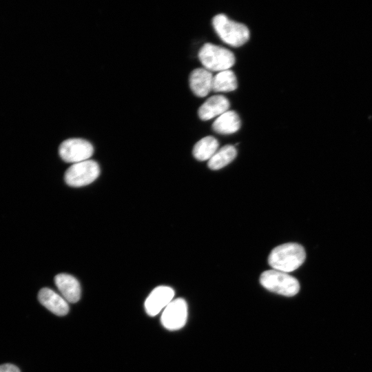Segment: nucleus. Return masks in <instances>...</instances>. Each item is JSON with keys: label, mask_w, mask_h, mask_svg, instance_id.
<instances>
[{"label": "nucleus", "mask_w": 372, "mask_h": 372, "mask_svg": "<svg viewBox=\"0 0 372 372\" xmlns=\"http://www.w3.org/2000/svg\"><path fill=\"white\" fill-rule=\"evenodd\" d=\"M305 258L306 253L302 245L287 242L271 250L268 262L273 269L289 273L300 267Z\"/></svg>", "instance_id": "1"}, {"label": "nucleus", "mask_w": 372, "mask_h": 372, "mask_svg": "<svg viewBox=\"0 0 372 372\" xmlns=\"http://www.w3.org/2000/svg\"><path fill=\"white\" fill-rule=\"evenodd\" d=\"M212 24L220 38L229 45L240 47L249 39V30L245 25L234 21L223 14L216 15Z\"/></svg>", "instance_id": "2"}, {"label": "nucleus", "mask_w": 372, "mask_h": 372, "mask_svg": "<svg viewBox=\"0 0 372 372\" xmlns=\"http://www.w3.org/2000/svg\"><path fill=\"white\" fill-rule=\"evenodd\" d=\"M201 63L209 71L222 72L229 70L235 63V56L227 48L205 43L198 52Z\"/></svg>", "instance_id": "3"}, {"label": "nucleus", "mask_w": 372, "mask_h": 372, "mask_svg": "<svg viewBox=\"0 0 372 372\" xmlns=\"http://www.w3.org/2000/svg\"><path fill=\"white\" fill-rule=\"evenodd\" d=\"M260 282L266 289L285 296H293L300 290V284L296 278L288 273L273 269L262 273Z\"/></svg>", "instance_id": "4"}, {"label": "nucleus", "mask_w": 372, "mask_h": 372, "mask_svg": "<svg viewBox=\"0 0 372 372\" xmlns=\"http://www.w3.org/2000/svg\"><path fill=\"white\" fill-rule=\"evenodd\" d=\"M99 174L98 163L89 159L72 165L65 173V180L70 186L82 187L92 183Z\"/></svg>", "instance_id": "5"}, {"label": "nucleus", "mask_w": 372, "mask_h": 372, "mask_svg": "<svg viewBox=\"0 0 372 372\" xmlns=\"http://www.w3.org/2000/svg\"><path fill=\"white\" fill-rule=\"evenodd\" d=\"M94 152L92 145L82 138H69L62 142L59 147L61 158L67 163H77L92 156Z\"/></svg>", "instance_id": "6"}, {"label": "nucleus", "mask_w": 372, "mask_h": 372, "mask_svg": "<svg viewBox=\"0 0 372 372\" xmlns=\"http://www.w3.org/2000/svg\"><path fill=\"white\" fill-rule=\"evenodd\" d=\"M187 318V305L185 300L183 298H176L163 309L161 321L165 329L174 331L184 327Z\"/></svg>", "instance_id": "7"}, {"label": "nucleus", "mask_w": 372, "mask_h": 372, "mask_svg": "<svg viewBox=\"0 0 372 372\" xmlns=\"http://www.w3.org/2000/svg\"><path fill=\"white\" fill-rule=\"evenodd\" d=\"M174 291L168 286H158L154 289L145 302V309L150 316H155L172 300Z\"/></svg>", "instance_id": "8"}, {"label": "nucleus", "mask_w": 372, "mask_h": 372, "mask_svg": "<svg viewBox=\"0 0 372 372\" xmlns=\"http://www.w3.org/2000/svg\"><path fill=\"white\" fill-rule=\"evenodd\" d=\"M40 303L57 316H65L69 311L68 301L49 288L41 289L38 294Z\"/></svg>", "instance_id": "9"}, {"label": "nucleus", "mask_w": 372, "mask_h": 372, "mask_svg": "<svg viewBox=\"0 0 372 372\" xmlns=\"http://www.w3.org/2000/svg\"><path fill=\"white\" fill-rule=\"evenodd\" d=\"M229 106V101L225 96L214 95L201 105L198 109V116L201 120L207 121L226 112Z\"/></svg>", "instance_id": "10"}, {"label": "nucleus", "mask_w": 372, "mask_h": 372, "mask_svg": "<svg viewBox=\"0 0 372 372\" xmlns=\"http://www.w3.org/2000/svg\"><path fill=\"white\" fill-rule=\"evenodd\" d=\"M213 79L214 76L209 70L196 68L189 75L190 88L195 95L204 97L212 90Z\"/></svg>", "instance_id": "11"}, {"label": "nucleus", "mask_w": 372, "mask_h": 372, "mask_svg": "<svg viewBox=\"0 0 372 372\" xmlns=\"http://www.w3.org/2000/svg\"><path fill=\"white\" fill-rule=\"evenodd\" d=\"M55 284L63 298L70 302H76L81 297V287L74 276L67 273H59L54 278Z\"/></svg>", "instance_id": "12"}, {"label": "nucleus", "mask_w": 372, "mask_h": 372, "mask_svg": "<svg viewBox=\"0 0 372 372\" xmlns=\"http://www.w3.org/2000/svg\"><path fill=\"white\" fill-rule=\"evenodd\" d=\"M241 126L238 114L228 110L219 116L212 124V129L217 133L229 134L237 132Z\"/></svg>", "instance_id": "13"}, {"label": "nucleus", "mask_w": 372, "mask_h": 372, "mask_svg": "<svg viewBox=\"0 0 372 372\" xmlns=\"http://www.w3.org/2000/svg\"><path fill=\"white\" fill-rule=\"evenodd\" d=\"M218 147L219 143L216 138L205 136L194 145L193 155L198 161H209L218 151Z\"/></svg>", "instance_id": "14"}, {"label": "nucleus", "mask_w": 372, "mask_h": 372, "mask_svg": "<svg viewBox=\"0 0 372 372\" xmlns=\"http://www.w3.org/2000/svg\"><path fill=\"white\" fill-rule=\"evenodd\" d=\"M237 155V151L234 145H226L214 154L208 161V167L212 170L220 169L230 163Z\"/></svg>", "instance_id": "15"}, {"label": "nucleus", "mask_w": 372, "mask_h": 372, "mask_svg": "<svg viewBox=\"0 0 372 372\" xmlns=\"http://www.w3.org/2000/svg\"><path fill=\"white\" fill-rule=\"evenodd\" d=\"M237 86L236 75L231 70L220 72L214 76L212 83L214 92H231L235 90Z\"/></svg>", "instance_id": "16"}, {"label": "nucleus", "mask_w": 372, "mask_h": 372, "mask_svg": "<svg viewBox=\"0 0 372 372\" xmlns=\"http://www.w3.org/2000/svg\"><path fill=\"white\" fill-rule=\"evenodd\" d=\"M0 372H20V370L14 364H3L0 365Z\"/></svg>", "instance_id": "17"}]
</instances>
